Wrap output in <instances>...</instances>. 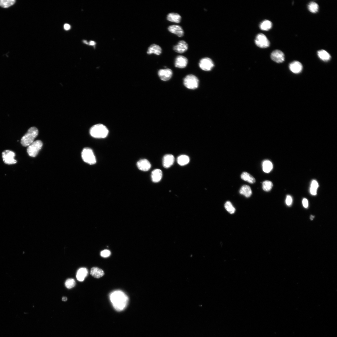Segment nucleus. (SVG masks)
<instances>
[{"mask_svg": "<svg viewBox=\"0 0 337 337\" xmlns=\"http://www.w3.org/2000/svg\"><path fill=\"white\" fill-rule=\"evenodd\" d=\"M255 43L258 47L262 48H267L270 46V42L266 36L263 34H259L255 39Z\"/></svg>", "mask_w": 337, "mask_h": 337, "instance_id": "nucleus-8", "label": "nucleus"}, {"mask_svg": "<svg viewBox=\"0 0 337 337\" xmlns=\"http://www.w3.org/2000/svg\"><path fill=\"white\" fill-rule=\"evenodd\" d=\"M303 204L304 208H307L308 206V200L305 198L303 200Z\"/></svg>", "mask_w": 337, "mask_h": 337, "instance_id": "nucleus-37", "label": "nucleus"}, {"mask_svg": "<svg viewBox=\"0 0 337 337\" xmlns=\"http://www.w3.org/2000/svg\"><path fill=\"white\" fill-rule=\"evenodd\" d=\"M188 63L187 58L184 56L179 55L177 56L175 59V66L180 69H183L185 67L187 66Z\"/></svg>", "mask_w": 337, "mask_h": 337, "instance_id": "nucleus-14", "label": "nucleus"}, {"mask_svg": "<svg viewBox=\"0 0 337 337\" xmlns=\"http://www.w3.org/2000/svg\"><path fill=\"white\" fill-rule=\"evenodd\" d=\"M81 156L84 161L89 165H94L96 162V158L93 150L90 148L84 149L81 152Z\"/></svg>", "mask_w": 337, "mask_h": 337, "instance_id": "nucleus-4", "label": "nucleus"}, {"mask_svg": "<svg viewBox=\"0 0 337 337\" xmlns=\"http://www.w3.org/2000/svg\"><path fill=\"white\" fill-rule=\"evenodd\" d=\"M162 172L160 169L154 170L152 173L151 178L152 181L154 183H158L162 179Z\"/></svg>", "mask_w": 337, "mask_h": 337, "instance_id": "nucleus-20", "label": "nucleus"}, {"mask_svg": "<svg viewBox=\"0 0 337 337\" xmlns=\"http://www.w3.org/2000/svg\"><path fill=\"white\" fill-rule=\"evenodd\" d=\"M89 45H91V46H94V45H95V44H96V43H95L93 41H90L89 43Z\"/></svg>", "mask_w": 337, "mask_h": 337, "instance_id": "nucleus-39", "label": "nucleus"}, {"mask_svg": "<svg viewBox=\"0 0 337 337\" xmlns=\"http://www.w3.org/2000/svg\"><path fill=\"white\" fill-rule=\"evenodd\" d=\"M241 177L243 180L250 184L254 183L256 181L254 177L247 172H243L241 174Z\"/></svg>", "mask_w": 337, "mask_h": 337, "instance_id": "nucleus-25", "label": "nucleus"}, {"mask_svg": "<svg viewBox=\"0 0 337 337\" xmlns=\"http://www.w3.org/2000/svg\"><path fill=\"white\" fill-rule=\"evenodd\" d=\"M319 185L317 181L315 180H312L311 184L310 192L311 194L314 195H316L317 193V190L318 187Z\"/></svg>", "mask_w": 337, "mask_h": 337, "instance_id": "nucleus-32", "label": "nucleus"}, {"mask_svg": "<svg viewBox=\"0 0 337 337\" xmlns=\"http://www.w3.org/2000/svg\"><path fill=\"white\" fill-rule=\"evenodd\" d=\"M199 80L195 76L190 74L187 76L184 80V84L185 87L190 89H195L198 88Z\"/></svg>", "mask_w": 337, "mask_h": 337, "instance_id": "nucleus-5", "label": "nucleus"}, {"mask_svg": "<svg viewBox=\"0 0 337 337\" xmlns=\"http://www.w3.org/2000/svg\"><path fill=\"white\" fill-rule=\"evenodd\" d=\"M225 207L226 211L231 214H233L235 213V209L230 201L226 202L225 204Z\"/></svg>", "mask_w": 337, "mask_h": 337, "instance_id": "nucleus-33", "label": "nucleus"}, {"mask_svg": "<svg viewBox=\"0 0 337 337\" xmlns=\"http://www.w3.org/2000/svg\"><path fill=\"white\" fill-rule=\"evenodd\" d=\"M67 298L66 297H63L62 298V301L66 302L67 300Z\"/></svg>", "mask_w": 337, "mask_h": 337, "instance_id": "nucleus-40", "label": "nucleus"}, {"mask_svg": "<svg viewBox=\"0 0 337 337\" xmlns=\"http://www.w3.org/2000/svg\"><path fill=\"white\" fill-rule=\"evenodd\" d=\"M76 282L74 279H67L66 281L65 286L68 289H71L75 286Z\"/></svg>", "mask_w": 337, "mask_h": 337, "instance_id": "nucleus-34", "label": "nucleus"}, {"mask_svg": "<svg viewBox=\"0 0 337 337\" xmlns=\"http://www.w3.org/2000/svg\"><path fill=\"white\" fill-rule=\"evenodd\" d=\"M199 66L202 70L209 71L212 70L214 66V64L211 59L206 57L200 60L199 62Z\"/></svg>", "mask_w": 337, "mask_h": 337, "instance_id": "nucleus-9", "label": "nucleus"}, {"mask_svg": "<svg viewBox=\"0 0 337 337\" xmlns=\"http://www.w3.org/2000/svg\"><path fill=\"white\" fill-rule=\"evenodd\" d=\"M84 43H85V44H88V42L87 41H86V40H84Z\"/></svg>", "mask_w": 337, "mask_h": 337, "instance_id": "nucleus-42", "label": "nucleus"}, {"mask_svg": "<svg viewBox=\"0 0 337 337\" xmlns=\"http://www.w3.org/2000/svg\"><path fill=\"white\" fill-rule=\"evenodd\" d=\"M289 68L290 71L293 73L298 74L302 72L303 67L300 62L294 61L290 64Z\"/></svg>", "mask_w": 337, "mask_h": 337, "instance_id": "nucleus-16", "label": "nucleus"}, {"mask_svg": "<svg viewBox=\"0 0 337 337\" xmlns=\"http://www.w3.org/2000/svg\"><path fill=\"white\" fill-rule=\"evenodd\" d=\"M42 142L40 140H37L32 143L27 148V151L29 155L32 157H35L37 155L40 150L43 146Z\"/></svg>", "mask_w": 337, "mask_h": 337, "instance_id": "nucleus-6", "label": "nucleus"}, {"mask_svg": "<svg viewBox=\"0 0 337 337\" xmlns=\"http://www.w3.org/2000/svg\"><path fill=\"white\" fill-rule=\"evenodd\" d=\"M15 2V0H0V6L7 8L13 5Z\"/></svg>", "mask_w": 337, "mask_h": 337, "instance_id": "nucleus-29", "label": "nucleus"}, {"mask_svg": "<svg viewBox=\"0 0 337 337\" xmlns=\"http://www.w3.org/2000/svg\"><path fill=\"white\" fill-rule=\"evenodd\" d=\"M190 161V159L189 157L185 155H181L178 157L177 159L178 163L181 166H184L187 164Z\"/></svg>", "mask_w": 337, "mask_h": 337, "instance_id": "nucleus-26", "label": "nucleus"}, {"mask_svg": "<svg viewBox=\"0 0 337 337\" xmlns=\"http://www.w3.org/2000/svg\"><path fill=\"white\" fill-rule=\"evenodd\" d=\"M39 134V131L36 127H31L21 139V143L24 147H28L34 141Z\"/></svg>", "mask_w": 337, "mask_h": 337, "instance_id": "nucleus-3", "label": "nucleus"}, {"mask_svg": "<svg viewBox=\"0 0 337 337\" xmlns=\"http://www.w3.org/2000/svg\"><path fill=\"white\" fill-rule=\"evenodd\" d=\"M314 216H311V217H310V219H311V220H313V218H314Z\"/></svg>", "mask_w": 337, "mask_h": 337, "instance_id": "nucleus-41", "label": "nucleus"}, {"mask_svg": "<svg viewBox=\"0 0 337 337\" xmlns=\"http://www.w3.org/2000/svg\"><path fill=\"white\" fill-rule=\"evenodd\" d=\"M2 156L3 161L7 164H13L17 162L15 159V153L10 150H7L4 151L2 152Z\"/></svg>", "mask_w": 337, "mask_h": 337, "instance_id": "nucleus-7", "label": "nucleus"}, {"mask_svg": "<svg viewBox=\"0 0 337 337\" xmlns=\"http://www.w3.org/2000/svg\"><path fill=\"white\" fill-rule=\"evenodd\" d=\"M271 58L273 61L278 63L283 62L285 60L284 53L279 50L272 52L271 55Z\"/></svg>", "mask_w": 337, "mask_h": 337, "instance_id": "nucleus-11", "label": "nucleus"}, {"mask_svg": "<svg viewBox=\"0 0 337 337\" xmlns=\"http://www.w3.org/2000/svg\"><path fill=\"white\" fill-rule=\"evenodd\" d=\"M259 27L262 30L268 31L272 28V22L269 20H265L261 22Z\"/></svg>", "mask_w": 337, "mask_h": 337, "instance_id": "nucleus-27", "label": "nucleus"}, {"mask_svg": "<svg viewBox=\"0 0 337 337\" xmlns=\"http://www.w3.org/2000/svg\"><path fill=\"white\" fill-rule=\"evenodd\" d=\"M162 53V49L159 45L155 44H152L148 49L147 53L148 55L154 54L157 55H160Z\"/></svg>", "mask_w": 337, "mask_h": 337, "instance_id": "nucleus-18", "label": "nucleus"}, {"mask_svg": "<svg viewBox=\"0 0 337 337\" xmlns=\"http://www.w3.org/2000/svg\"><path fill=\"white\" fill-rule=\"evenodd\" d=\"M64 28L66 30H69L70 29V26L68 24H65L64 25Z\"/></svg>", "mask_w": 337, "mask_h": 337, "instance_id": "nucleus-38", "label": "nucleus"}, {"mask_svg": "<svg viewBox=\"0 0 337 337\" xmlns=\"http://www.w3.org/2000/svg\"><path fill=\"white\" fill-rule=\"evenodd\" d=\"M188 49V45L185 41L180 40L173 48L174 51L179 53H183L186 52Z\"/></svg>", "mask_w": 337, "mask_h": 337, "instance_id": "nucleus-10", "label": "nucleus"}, {"mask_svg": "<svg viewBox=\"0 0 337 337\" xmlns=\"http://www.w3.org/2000/svg\"><path fill=\"white\" fill-rule=\"evenodd\" d=\"M90 133L92 137L101 139L106 138L108 135L109 131L105 126L102 124H98L91 128Z\"/></svg>", "mask_w": 337, "mask_h": 337, "instance_id": "nucleus-2", "label": "nucleus"}, {"mask_svg": "<svg viewBox=\"0 0 337 337\" xmlns=\"http://www.w3.org/2000/svg\"><path fill=\"white\" fill-rule=\"evenodd\" d=\"M273 165L272 163L268 160L264 161L263 163V169L265 173L270 172L272 170Z\"/></svg>", "mask_w": 337, "mask_h": 337, "instance_id": "nucleus-28", "label": "nucleus"}, {"mask_svg": "<svg viewBox=\"0 0 337 337\" xmlns=\"http://www.w3.org/2000/svg\"><path fill=\"white\" fill-rule=\"evenodd\" d=\"M240 194L248 198L251 197L252 194V191L250 187L248 185H244L242 187L240 190Z\"/></svg>", "mask_w": 337, "mask_h": 337, "instance_id": "nucleus-23", "label": "nucleus"}, {"mask_svg": "<svg viewBox=\"0 0 337 337\" xmlns=\"http://www.w3.org/2000/svg\"><path fill=\"white\" fill-rule=\"evenodd\" d=\"M308 8L309 11L310 12L315 13H317L319 10L318 4L316 2H312L310 3L308 5Z\"/></svg>", "mask_w": 337, "mask_h": 337, "instance_id": "nucleus-30", "label": "nucleus"}, {"mask_svg": "<svg viewBox=\"0 0 337 337\" xmlns=\"http://www.w3.org/2000/svg\"><path fill=\"white\" fill-rule=\"evenodd\" d=\"M175 158L173 155L167 154L164 157L163 165L164 167L168 168L171 167L174 163Z\"/></svg>", "mask_w": 337, "mask_h": 337, "instance_id": "nucleus-17", "label": "nucleus"}, {"mask_svg": "<svg viewBox=\"0 0 337 337\" xmlns=\"http://www.w3.org/2000/svg\"><path fill=\"white\" fill-rule=\"evenodd\" d=\"M90 274L95 278L99 279L104 275L103 271L97 267H93L91 269Z\"/></svg>", "mask_w": 337, "mask_h": 337, "instance_id": "nucleus-22", "label": "nucleus"}, {"mask_svg": "<svg viewBox=\"0 0 337 337\" xmlns=\"http://www.w3.org/2000/svg\"><path fill=\"white\" fill-rule=\"evenodd\" d=\"M110 299L114 308L117 311L124 310L127 306L129 298L123 291H116L110 295Z\"/></svg>", "mask_w": 337, "mask_h": 337, "instance_id": "nucleus-1", "label": "nucleus"}, {"mask_svg": "<svg viewBox=\"0 0 337 337\" xmlns=\"http://www.w3.org/2000/svg\"><path fill=\"white\" fill-rule=\"evenodd\" d=\"M139 169L143 171H148L151 167V165L147 159H143L139 161L137 164Z\"/></svg>", "mask_w": 337, "mask_h": 337, "instance_id": "nucleus-15", "label": "nucleus"}, {"mask_svg": "<svg viewBox=\"0 0 337 337\" xmlns=\"http://www.w3.org/2000/svg\"><path fill=\"white\" fill-rule=\"evenodd\" d=\"M101 256L104 258L108 257L110 256L111 252L108 250H104L101 253Z\"/></svg>", "mask_w": 337, "mask_h": 337, "instance_id": "nucleus-35", "label": "nucleus"}, {"mask_svg": "<svg viewBox=\"0 0 337 337\" xmlns=\"http://www.w3.org/2000/svg\"><path fill=\"white\" fill-rule=\"evenodd\" d=\"M167 20L170 22L179 23L181 20V17L178 13H171L167 15Z\"/></svg>", "mask_w": 337, "mask_h": 337, "instance_id": "nucleus-21", "label": "nucleus"}, {"mask_svg": "<svg viewBox=\"0 0 337 337\" xmlns=\"http://www.w3.org/2000/svg\"><path fill=\"white\" fill-rule=\"evenodd\" d=\"M262 186L263 190L265 192H268L272 189L273 185L271 181L266 180L263 182Z\"/></svg>", "mask_w": 337, "mask_h": 337, "instance_id": "nucleus-31", "label": "nucleus"}, {"mask_svg": "<svg viewBox=\"0 0 337 337\" xmlns=\"http://www.w3.org/2000/svg\"><path fill=\"white\" fill-rule=\"evenodd\" d=\"M88 274V271L87 269L85 267L81 268L77 272V279L80 282H83L87 276Z\"/></svg>", "mask_w": 337, "mask_h": 337, "instance_id": "nucleus-19", "label": "nucleus"}, {"mask_svg": "<svg viewBox=\"0 0 337 337\" xmlns=\"http://www.w3.org/2000/svg\"><path fill=\"white\" fill-rule=\"evenodd\" d=\"M158 75L162 80L166 81L171 78L173 72L171 69H161L158 71Z\"/></svg>", "mask_w": 337, "mask_h": 337, "instance_id": "nucleus-13", "label": "nucleus"}, {"mask_svg": "<svg viewBox=\"0 0 337 337\" xmlns=\"http://www.w3.org/2000/svg\"><path fill=\"white\" fill-rule=\"evenodd\" d=\"M286 203L287 205L290 206L292 203V199L290 195H288L286 197Z\"/></svg>", "mask_w": 337, "mask_h": 337, "instance_id": "nucleus-36", "label": "nucleus"}, {"mask_svg": "<svg viewBox=\"0 0 337 337\" xmlns=\"http://www.w3.org/2000/svg\"><path fill=\"white\" fill-rule=\"evenodd\" d=\"M318 56L321 60L324 62L329 61L331 58L330 55L324 50H321L317 52Z\"/></svg>", "mask_w": 337, "mask_h": 337, "instance_id": "nucleus-24", "label": "nucleus"}, {"mask_svg": "<svg viewBox=\"0 0 337 337\" xmlns=\"http://www.w3.org/2000/svg\"><path fill=\"white\" fill-rule=\"evenodd\" d=\"M168 30L170 32L175 34L179 37H183L184 32L182 27L180 25H173L168 27Z\"/></svg>", "mask_w": 337, "mask_h": 337, "instance_id": "nucleus-12", "label": "nucleus"}]
</instances>
